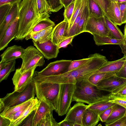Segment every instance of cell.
Returning a JSON list of instances; mask_svg holds the SVG:
<instances>
[{
  "instance_id": "42",
  "label": "cell",
  "mask_w": 126,
  "mask_h": 126,
  "mask_svg": "<svg viewBox=\"0 0 126 126\" xmlns=\"http://www.w3.org/2000/svg\"><path fill=\"white\" fill-rule=\"evenodd\" d=\"M120 105L116 104L105 110L99 115L100 121L103 122H105L111 113Z\"/></svg>"
},
{
  "instance_id": "9",
  "label": "cell",
  "mask_w": 126,
  "mask_h": 126,
  "mask_svg": "<svg viewBox=\"0 0 126 126\" xmlns=\"http://www.w3.org/2000/svg\"><path fill=\"white\" fill-rule=\"evenodd\" d=\"M36 67L31 68L23 73L20 72L19 68L16 70L12 79L15 91L19 92L23 91L31 82Z\"/></svg>"
},
{
  "instance_id": "17",
  "label": "cell",
  "mask_w": 126,
  "mask_h": 126,
  "mask_svg": "<svg viewBox=\"0 0 126 126\" xmlns=\"http://www.w3.org/2000/svg\"><path fill=\"white\" fill-rule=\"evenodd\" d=\"M105 16L115 24L121 26L122 24L120 11L117 2L111 1L108 4Z\"/></svg>"
},
{
  "instance_id": "38",
  "label": "cell",
  "mask_w": 126,
  "mask_h": 126,
  "mask_svg": "<svg viewBox=\"0 0 126 126\" xmlns=\"http://www.w3.org/2000/svg\"><path fill=\"white\" fill-rule=\"evenodd\" d=\"M93 54L90 55L87 58L72 61L69 66L68 71L80 67L85 64L92 58Z\"/></svg>"
},
{
  "instance_id": "53",
  "label": "cell",
  "mask_w": 126,
  "mask_h": 126,
  "mask_svg": "<svg viewBox=\"0 0 126 126\" xmlns=\"http://www.w3.org/2000/svg\"><path fill=\"white\" fill-rule=\"evenodd\" d=\"M58 124L59 126H72L67 121L64 120L58 123Z\"/></svg>"
},
{
  "instance_id": "24",
  "label": "cell",
  "mask_w": 126,
  "mask_h": 126,
  "mask_svg": "<svg viewBox=\"0 0 126 126\" xmlns=\"http://www.w3.org/2000/svg\"><path fill=\"white\" fill-rule=\"evenodd\" d=\"M34 99H30L19 105L5 108L0 112V115L8 118L16 112L26 108L30 104Z\"/></svg>"
},
{
  "instance_id": "28",
  "label": "cell",
  "mask_w": 126,
  "mask_h": 126,
  "mask_svg": "<svg viewBox=\"0 0 126 126\" xmlns=\"http://www.w3.org/2000/svg\"><path fill=\"white\" fill-rule=\"evenodd\" d=\"M117 72L94 73L91 75L88 80L94 86L102 80L116 75Z\"/></svg>"
},
{
  "instance_id": "25",
  "label": "cell",
  "mask_w": 126,
  "mask_h": 126,
  "mask_svg": "<svg viewBox=\"0 0 126 126\" xmlns=\"http://www.w3.org/2000/svg\"><path fill=\"white\" fill-rule=\"evenodd\" d=\"M89 17L90 13L87 1V4L83 11L80 18L77 26L76 35L85 32L86 25Z\"/></svg>"
},
{
  "instance_id": "4",
  "label": "cell",
  "mask_w": 126,
  "mask_h": 126,
  "mask_svg": "<svg viewBox=\"0 0 126 126\" xmlns=\"http://www.w3.org/2000/svg\"><path fill=\"white\" fill-rule=\"evenodd\" d=\"M36 89L35 83L32 80L25 89L21 92L14 91L7 93L0 99V112L5 108L14 106L35 98Z\"/></svg>"
},
{
  "instance_id": "35",
  "label": "cell",
  "mask_w": 126,
  "mask_h": 126,
  "mask_svg": "<svg viewBox=\"0 0 126 126\" xmlns=\"http://www.w3.org/2000/svg\"><path fill=\"white\" fill-rule=\"evenodd\" d=\"M52 111L46 115L41 120L38 126H59L58 123L53 117Z\"/></svg>"
},
{
  "instance_id": "21",
  "label": "cell",
  "mask_w": 126,
  "mask_h": 126,
  "mask_svg": "<svg viewBox=\"0 0 126 126\" xmlns=\"http://www.w3.org/2000/svg\"><path fill=\"white\" fill-rule=\"evenodd\" d=\"M40 100L34 98L29 106L25 109L21 116L15 120L12 121L10 126H19L24 120L33 111L38 107Z\"/></svg>"
},
{
  "instance_id": "43",
  "label": "cell",
  "mask_w": 126,
  "mask_h": 126,
  "mask_svg": "<svg viewBox=\"0 0 126 126\" xmlns=\"http://www.w3.org/2000/svg\"><path fill=\"white\" fill-rule=\"evenodd\" d=\"M12 5L7 4L0 6V24L2 23L8 14Z\"/></svg>"
},
{
  "instance_id": "30",
  "label": "cell",
  "mask_w": 126,
  "mask_h": 126,
  "mask_svg": "<svg viewBox=\"0 0 126 126\" xmlns=\"http://www.w3.org/2000/svg\"><path fill=\"white\" fill-rule=\"evenodd\" d=\"M16 60L6 63L5 67L0 70V82L6 79L10 73L15 70Z\"/></svg>"
},
{
  "instance_id": "45",
  "label": "cell",
  "mask_w": 126,
  "mask_h": 126,
  "mask_svg": "<svg viewBox=\"0 0 126 126\" xmlns=\"http://www.w3.org/2000/svg\"><path fill=\"white\" fill-rule=\"evenodd\" d=\"M121 13L122 24L126 23V1L118 3Z\"/></svg>"
},
{
  "instance_id": "13",
  "label": "cell",
  "mask_w": 126,
  "mask_h": 126,
  "mask_svg": "<svg viewBox=\"0 0 126 126\" xmlns=\"http://www.w3.org/2000/svg\"><path fill=\"white\" fill-rule=\"evenodd\" d=\"M126 82V79L115 75L102 80L96 87L100 91L111 93Z\"/></svg>"
},
{
  "instance_id": "16",
  "label": "cell",
  "mask_w": 126,
  "mask_h": 126,
  "mask_svg": "<svg viewBox=\"0 0 126 126\" xmlns=\"http://www.w3.org/2000/svg\"><path fill=\"white\" fill-rule=\"evenodd\" d=\"M20 3H17L12 5L8 14L0 24V40L2 37L8 27L18 17Z\"/></svg>"
},
{
  "instance_id": "48",
  "label": "cell",
  "mask_w": 126,
  "mask_h": 126,
  "mask_svg": "<svg viewBox=\"0 0 126 126\" xmlns=\"http://www.w3.org/2000/svg\"><path fill=\"white\" fill-rule=\"evenodd\" d=\"M75 36H73L68 37L61 42L58 46L59 49L66 47L68 45L70 44Z\"/></svg>"
},
{
  "instance_id": "7",
  "label": "cell",
  "mask_w": 126,
  "mask_h": 126,
  "mask_svg": "<svg viewBox=\"0 0 126 126\" xmlns=\"http://www.w3.org/2000/svg\"><path fill=\"white\" fill-rule=\"evenodd\" d=\"M85 32L92 35L108 36L112 38L106 24L104 16L100 17L90 16L87 22Z\"/></svg>"
},
{
  "instance_id": "26",
  "label": "cell",
  "mask_w": 126,
  "mask_h": 126,
  "mask_svg": "<svg viewBox=\"0 0 126 126\" xmlns=\"http://www.w3.org/2000/svg\"><path fill=\"white\" fill-rule=\"evenodd\" d=\"M109 100H104L87 105V109L93 110L99 115L107 109L116 104L109 101Z\"/></svg>"
},
{
  "instance_id": "2",
  "label": "cell",
  "mask_w": 126,
  "mask_h": 126,
  "mask_svg": "<svg viewBox=\"0 0 126 126\" xmlns=\"http://www.w3.org/2000/svg\"><path fill=\"white\" fill-rule=\"evenodd\" d=\"M18 16L19 26L15 38L16 40L25 38L38 22L47 18L42 17L40 15L36 0H22L20 4Z\"/></svg>"
},
{
  "instance_id": "57",
  "label": "cell",
  "mask_w": 126,
  "mask_h": 126,
  "mask_svg": "<svg viewBox=\"0 0 126 126\" xmlns=\"http://www.w3.org/2000/svg\"><path fill=\"white\" fill-rule=\"evenodd\" d=\"M118 0H114V1L117 2V1H118Z\"/></svg>"
},
{
  "instance_id": "20",
  "label": "cell",
  "mask_w": 126,
  "mask_h": 126,
  "mask_svg": "<svg viewBox=\"0 0 126 126\" xmlns=\"http://www.w3.org/2000/svg\"><path fill=\"white\" fill-rule=\"evenodd\" d=\"M39 100V104L36 110L33 126H38L41 120L46 115L54 110L52 107L45 101L43 100Z\"/></svg>"
},
{
  "instance_id": "33",
  "label": "cell",
  "mask_w": 126,
  "mask_h": 126,
  "mask_svg": "<svg viewBox=\"0 0 126 126\" xmlns=\"http://www.w3.org/2000/svg\"><path fill=\"white\" fill-rule=\"evenodd\" d=\"M36 4L39 13L42 17H49L51 14L50 7L46 0H36Z\"/></svg>"
},
{
  "instance_id": "1",
  "label": "cell",
  "mask_w": 126,
  "mask_h": 126,
  "mask_svg": "<svg viewBox=\"0 0 126 126\" xmlns=\"http://www.w3.org/2000/svg\"><path fill=\"white\" fill-rule=\"evenodd\" d=\"M107 61L105 56L95 53L88 61L80 67L63 74L49 76L53 81L58 83L76 84L79 81L88 80Z\"/></svg>"
},
{
  "instance_id": "23",
  "label": "cell",
  "mask_w": 126,
  "mask_h": 126,
  "mask_svg": "<svg viewBox=\"0 0 126 126\" xmlns=\"http://www.w3.org/2000/svg\"><path fill=\"white\" fill-rule=\"evenodd\" d=\"M93 35L95 43L98 46L109 44L120 45L125 43V41L124 39H115L108 36L96 34Z\"/></svg>"
},
{
  "instance_id": "56",
  "label": "cell",
  "mask_w": 126,
  "mask_h": 126,
  "mask_svg": "<svg viewBox=\"0 0 126 126\" xmlns=\"http://www.w3.org/2000/svg\"><path fill=\"white\" fill-rule=\"evenodd\" d=\"M109 2H110L111 1H114V0H107Z\"/></svg>"
},
{
  "instance_id": "22",
  "label": "cell",
  "mask_w": 126,
  "mask_h": 126,
  "mask_svg": "<svg viewBox=\"0 0 126 126\" xmlns=\"http://www.w3.org/2000/svg\"><path fill=\"white\" fill-rule=\"evenodd\" d=\"M100 121L99 115L97 113L93 110L87 109L83 116V126H95Z\"/></svg>"
},
{
  "instance_id": "31",
  "label": "cell",
  "mask_w": 126,
  "mask_h": 126,
  "mask_svg": "<svg viewBox=\"0 0 126 126\" xmlns=\"http://www.w3.org/2000/svg\"><path fill=\"white\" fill-rule=\"evenodd\" d=\"M55 26L54 23L49 19V17L43 19L35 26L28 35L39 32L50 27H54Z\"/></svg>"
},
{
  "instance_id": "44",
  "label": "cell",
  "mask_w": 126,
  "mask_h": 126,
  "mask_svg": "<svg viewBox=\"0 0 126 126\" xmlns=\"http://www.w3.org/2000/svg\"><path fill=\"white\" fill-rule=\"evenodd\" d=\"M37 109L33 111L30 113L19 126H33L34 118Z\"/></svg>"
},
{
  "instance_id": "40",
  "label": "cell",
  "mask_w": 126,
  "mask_h": 126,
  "mask_svg": "<svg viewBox=\"0 0 126 126\" xmlns=\"http://www.w3.org/2000/svg\"><path fill=\"white\" fill-rule=\"evenodd\" d=\"M122 52L126 55V43L119 45ZM116 76L126 79V58L125 61L121 68L116 73Z\"/></svg>"
},
{
  "instance_id": "39",
  "label": "cell",
  "mask_w": 126,
  "mask_h": 126,
  "mask_svg": "<svg viewBox=\"0 0 126 126\" xmlns=\"http://www.w3.org/2000/svg\"><path fill=\"white\" fill-rule=\"evenodd\" d=\"M50 9V11L56 12L64 7L61 0H46Z\"/></svg>"
},
{
  "instance_id": "3",
  "label": "cell",
  "mask_w": 126,
  "mask_h": 126,
  "mask_svg": "<svg viewBox=\"0 0 126 126\" xmlns=\"http://www.w3.org/2000/svg\"><path fill=\"white\" fill-rule=\"evenodd\" d=\"M101 91L88 80L78 81L76 83L72 102L86 103L89 105L104 100H109L110 93L103 95Z\"/></svg>"
},
{
  "instance_id": "18",
  "label": "cell",
  "mask_w": 126,
  "mask_h": 126,
  "mask_svg": "<svg viewBox=\"0 0 126 126\" xmlns=\"http://www.w3.org/2000/svg\"><path fill=\"white\" fill-rule=\"evenodd\" d=\"M126 55L118 60L112 61H107L105 63L94 73L117 72L122 67L125 61Z\"/></svg>"
},
{
  "instance_id": "27",
  "label": "cell",
  "mask_w": 126,
  "mask_h": 126,
  "mask_svg": "<svg viewBox=\"0 0 126 126\" xmlns=\"http://www.w3.org/2000/svg\"><path fill=\"white\" fill-rule=\"evenodd\" d=\"M107 26L110 32L112 38L117 39H124V34L117 26L106 16H104Z\"/></svg>"
},
{
  "instance_id": "29",
  "label": "cell",
  "mask_w": 126,
  "mask_h": 126,
  "mask_svg": "<svg viewBox=\"0 0 126 126\" xmlns=\"http://www.w3.org/2000/svg\"><path fill=\"white\" fill-rule=\"evenodd\" d=\"M90 16L100 17L105 16L99 5L93 0H87Z\"/></svg>"
},
{
  "instance_id": "36",
  "label": "cell",
  "mask_w": 126,
  "mask_h": 126,
  "mask_svg": "<svg viewBox=\"0 0 126 126\" xmlns=\"http://www.w3.org/2000/svg\"><path fill=\"white\" fill-rule=\"evenodd\" d=\"M109 101L117 104L126 109V96H122L110 93Z\"/></svg>"
},
{
  "instance_id": "49",
  "label": "cell",
  "mask_w": 126,
  "mask_h": 126,
  "mask_svg": "<svg viewBox=\"0 0 126 126\" xmlns=\"http://www.w3.org/2000/svg\"><path fill=\"white\" fill-rule=\"evenodd\" d=\"M11 122L8 118L0 115V126H10Z\"/></svg>"
},
{
  "instance_id": "8",
  "label": "cell",
  "mask_w": 126,
  "mask_h": 126,
  "mask_svg": "<svg viewBox=\"0 0 126 126\" xmlns=\"http://www.w3.org/2000/svg\"><path fill=\"white\" fill-rule=\"evenodd\" d=\"M87 109V105L78 102L68 110L64 120L67 121L72 126H83V116Z\"/></svg>"
},
{
  "instance_id": "32",
  "label": "cell",
  "mask_w": 126,
  "mask_h": 126,
  "mask_svg": "<svg viewBox=\"0 0 126 126\" xmlns=\"http://www.w3.org/2000/svg\"><path fill=\"white\" fill-rule=\"evenodd\" d=\"M126 110V108L120 106L111 113L105 122V124L112 123L121 118L124 115Z\"/></svg>"
},
{
  "instance_id": "50",
  "label": "cell",
  "mask_w": 126,
  "mask_h": 126,
  "mask_svg": "<svg viewBox=\"0 0 126 126\" xmlns=\"http://www.w3.org/2000/svg\"><path fill=\"white\" fill-rule=\"evenodd\" d=\"M22 0H0V6L5 4L13 5L17 3H20Z\"/></svg>"
},
{
  "instance_id": "19",
  "label": "cell",
  "mask_w": 126,
  "mask_h": 126,
  "mask_svg": "<svg viewBox=\"0 0 126 126\" xmlns=\"http://www.w3.org/2000/svg\"><path fill=\"white\" fill-rule=\"evenodd\" d=\"M54 27H50L39 32L28 35L25 38L26 40L32 39L40 43L45 42L51 38Z\"/></svg>"
},
{
  "instance_id": "34",
  "label": "cell",
  "mask_w": 126,
  "mask_h": 126,
  "mask_svg": "<svg viewBox=\"0 0 126 126\" xmlns=\"http://www.w3.org/2000/svg\"><path fill=\"white\" fill-rule=\"evenodd\" d=\"M87 0H82L81 7L77 16L68 32L67 37L76 36V33L77 26L80 20L83 11L87 4Z\"/></svg>"
},
{
  "instance_id": "52",
  "label": "cell",
  "mask_w": 126,
  "mask_h": 126,
  "mask_svg": "<svg viewBox=\"0 0 126 126\" xmlns=\"http://www.w3.org/2000/svg\"><path fill=\"white\" fill-rule=\"evenodd\" d=\"M64 8L76 0H61Z\"/></svg>"
},
{
  "instance_id": "55",
  "label": "cell",
  "mask_w": 126,
  "mask_h": 126,
  "mask_svg": "<svg viewBox=\"0 0 126 126\" xmlns=\"http://www.w3.org/2000/svg\"><path fill=\"white\" fill-rule=\"evenodd\" d=\"M126 1V0H118L117 3H121Z\"/></svg>"
},
{
  "instance_id": "46",
  "label": "cell",
  "mask_w": 126,
  "mask_h": 126,
  "mask_svg": "<svg viewBox=\"0 0 126 126\" xmlns=\"http://www.w3.org/2000/svg\"><path fill=\"white\" fill-rule=\"evenodd\" d=\"M105 125L106 126H126V116L124 115L112 123Z\"/></svg>"
},
{
  "instance_id": "51",
  "label": "cell",
  "mask_w": 126,
  "mask_h": 126,
  "mask_svg": "<svg viewBox=\"0 0 126 126\" xmlns=\"http://www.w3.org/2000/svg\"><path fill=\"white\" fill-rule=\"evenodd\" d=\"M25 109L21 110L16 112L9 117L8 118L10 119L11 122L15 120L21 116Z\"/></svg>"
},
{
  "instance_id": "10",
  "label": "cell",
  "mask_w": 126,
  "mask_h": 126,
  "mask_svg": "<svg viewBox=\"0 0 126 126\" xmlns=\"http://www.w3.org/2000/svg\"><path fill=\"white\" fill-rule=\"evenodd\" d=\"M72 61L65 60H57L50 63L41 71H36L39 74L44 76L63 74L68 71L69 66Z\"/></svg>"
},
{
  "instance_id": "59",
  "label": "cell",
  "mask_w": 126,
  "mask_h": 126,
  "mask_svg": "<svg viewBox=\"0 0 126 126\" xmlns=\"http://www.w3.org/2000/svg\"><path fill=\"white\" fill-rule=\"evenodd\" d=\"M125 41V43L126 44V40Z\"/></svg>"
},
{
  "instance_id": "14",
  "label": "cell",
  "mask_w": 126,
  "mask_h": 126,
  "mask_svg": "<svg viewBox=\"0 0 126 126\" xmlns=\"http://www.w3.org/2000/svg\"><path fill=\"white\" fill-rule=\"evenodd\" d=\"M19 26L18 16L8 27L2 37L0 40V51L3 50L12 40L16 37Z\"/></svg>"
},
{
  "instance_id": "6",
  "label": "cell",
  "mask_w": 126,
  "mask_h": 126,
  "mask_svg": "<svg viewBox=\"0 0 126 126\" xmlns=\"http://www.w3.org/2000/svg\"><path fill=\"white\" fill-rule=\"evenodd\" d=\"M76 84H61V87L56 112L59 116H63L67 113L72 102Z\"/></svg>"
},
{
  "instance_id": "58",
  "label": "cell",
  "mask_w": 126,
  "mask_h": 126,
  "mask_svg": "<svg viewBox=\"0 0 126 126\" xmlns=\"http://www.w3.org/2000/svg\"><path fill=\"white\" fill-rule=\"evenodd\" d=\"M124 115H125L126 116V111L125 113V114Z\"/></svg>"
},
{
  "instance_id": "47",
  "label": "cell",
  "mask_w": 126,
  "mask_h": 126,
  "mask_svg": "<svg viewBox=\"0 0 126 126\" xmlns=\"http://www.w3.org/2000/svg\"><path fill=\"white\" fill-rule=\"evenodd\" d=\"M100 6L102 9L105 16L107 6L109 3L107 0H93Z\"/></svg>"
},
{
  "instance_id": "37",
  "label": "cell",
  "mask_w": 126,
  "mask_h": 126,
  "mask_svg": "<svg viewBox=\"0 0 126 126\" xmlns=\"http://www.w3.org/2000/svg\"><path fill=\"white\" fill-rule=\"evenodd\" d=\"M82 1V0H76L73 14L69 22L68 33L79 13L81 7Z\"/></svg>"
},
{
  "instance_id": "5",
  "label": "cell",
  "mask_w": 126,
  "mask_h": 126,
  "mask_svg": "<svg viewBox=\"0 0 126 126\" xmlns=\"http://www.w3.org/2000/svg\"><path fill=\"white\" fill-rule=\"evenodd\" d=\"M44 57L41 53L32 46H30L25 49L21 58L22 63L19 68L20 72L23 73L35 67L41 66L45 63Z\"/></svg>"
},
{
  "instance_id": "11",
  "label": "cell",
  "mask_w": 126,
  "mask_h": 126,
  "mask_svg": "<svg viewBox=\"0 0 126 126\" xmlns=\"http://www.w3.org/2000/svg\"><path fill=\"white\" fill-rule=\"evenodd\" d=\"M32 41L34 45L46 59L49 60L57 57L60 49L58 45L52 42L51 38L42 43Z\"/></svg>"
},
{
  "instance_id": "54",
  "label": "cell",
  "mask_w": 126,
  "mask_h": 126,
  "mask_svg": "<svg viewBox=\"0 0 126 126\" xmlns=\"http://www.w3.org/2000/svg\"><path fill=\"white\" fill-rule=\"evenodd\" d=\"M124 39L125 41L126 40V24L124 27Z\"/></svg>"
},
{
  "instance_id": "12",
  "label": "cell",
  "mask_w": 126,
  "mask_h": 126,
  "mask_svg": "<svg viewBox=\"0 0 126 126\" xmlns=\"http://www.w3.org/2000/svg\"><path fill=\"white\" fill-rule=\"evenodd\" d=\"M69 25L68 21L64 19L53 28L51 39L54 44L58 45L61 42L68 38Z\"/></svg>"
},
{
  "instance_id": "41",
  "label": "cell",
  "mask_w": 126,
  "mask_h": 126,
  "mask_svg": "<svg viewBox=\"0 0 126 126\" xmlns=\"http://www.w3.org/2000/svg\"><path fill=\"white\" fill-rule=\"evenodd\" d=\"M75 1L73 2L65 8L63 15L64 19L69 22L72 17L75 6Z\"/></svg>"
},
{
  "instance_id": "15",
  "label": "cell",
  "mask_w": 126,
  "mask_h": 126,
  "mask_svg": "<svg viewBox=\"0 0 126 126\" xmlns=\"http://www.w3.org/2000/svg\"><path fill=\"white\" fill-rule=\"evenodd\" d=\"M25 49L22 47L15 45L9 47L1 55L0 62L6 63L10 61L21 58Z\"/></svg>"
}]
</instances>
